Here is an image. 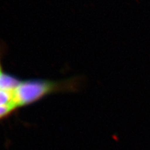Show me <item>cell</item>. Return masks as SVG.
<instances>
[{"mask_svg": "<svg viewBox=\"0 0 150 150\" xmlns=\"http://www.w3.org/2000/svg\"><path fill=\"white\" fill-rule=\"evenodd\" d=\"M74 84L71 81L55 82L41 79L21 80L15 93L17 106L20 108L30 105L55 92L71 90Z\"/></svg>", "mask_w": 150, "mask_h": 150, "instance_id": "6da1fadb", "label": "cell"}, {"mask_svg": "<svg viewBox=\"0 0 150 150\" xmlns=\"http://www.w3.org/2000/svg\"><path fill=\"white\" fill-rule=\"evenodd\" d=\"M16 110L9 106H0V120L11 115Z\"/></svg>", "mask_w": 150, "mask_h": 150, "instance_id": "7a4b0ae2", "label": "cell"}, {"mask_svg": "<svg viewBox=\"0 0 150 150\" xmlns=\"http://www.w3.org/2000/svg\"><path fill=\"white\" fill-rule=\"evenodd\" d=\"M2 73H3L2 68H1V63H0V74H1Z\"/></svg>", "mask_w": 150, "mask_h": 150, "instance_id": "3957f363", "label": "cell"}]
</instances>
